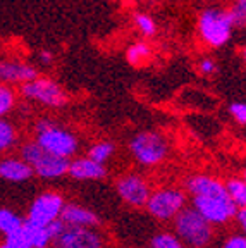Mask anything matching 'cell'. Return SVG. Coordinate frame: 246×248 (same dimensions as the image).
<instances>
[{"label": "cell", "mask_w": 246, "mask_h": 248, "mask_svg": "<svg viewBox=\"0 0 246 248\" xmlns=\"http://www.w3.org/2000/svg\"><path fill=\"white\" fill-rule=\"evenodd\" d=\"M189 205L215 228L231 224L238 212L222 179L208 172H191L183 181Z\"/></svg>", "instance_id": "cell-1"}, {"label": "cell", "mask_w": 246, "mask_h": 248, "mask_svg": "<svg viewBox=\"0 0 246 248\" xmlns=\"http://www.w3.org/2000/svg\"><path fill=\"white\" fill-rule=\"evenodd\" d=\"M33 140L46 152L69 160L76 157L81 148L79 136L73 129L65 128L57 119L46 116L38 117L33 123Z\"/></svg>", "instance_id": "cell-2"}, {"label": "cell", "mask_w": 246, "mask_h": 248, "mask_svg": "<svg viewBox=\"0 0 246 248\" xmlns=\"http://www.w3.org/2000/svg\"><path fill=\"white\" fill-rule=\"evenodd\" d=\"M234 30L229 9L224 5H207L196 16V36L210 50L224 48L231 42Z\"/></svg>", "instance_id": "cell-3"}, {"label": "cell", "mask_w": 246, "mask_h": 248, "mask_svg": "<svg viewBox=\"0 0 246 248\" xmlns=\"http://www.w3.org/2000/svg\"><path fill=\"white\" fill-rule=\"evenodd\" d=\"M127 152L133 162L141 169H155L169 159L170 141L157 129H139L131 135Z\"/></svg>", "instance_id": "cell-4"}, {"label": "cell", "mask_w": 246, "mask_h": 248, "mask_svg": "<svg viewBox=\"0 0 246 248\" xmlns=\"http://www.w3.org/2000/svg\"><path fill=\"white\" fill-rule=\"evenodd\" d=\"M172 232L186 248H208L215 240V226L198 214L191 205L184 207L174 217Z\"/></svg>", "instance_id": "cell-5"}, {"label": "cell", "mask_w": 246, "mask_h": 248, "mask_svg": "<svg viewBox=\"0 0 246 248\" xmlns=\"http://www.w3.org/2000/svg\"><path fill=\"white\" fill-rule=\"evenodd\" d=\"M19 155L30 164L35 178L42 181H57L67 176L69 159L59 157L42 148L35 140H28L19 145Z\"/></svg>", "instance_id": "cell-6"}, {"label": "cell", "mask_w": 246, "mask_h": 248, "mask_svg": "<svg viewBox=\"0 0 246 248\" xmlns=\"http://www.w3.org/2000/svg\"><path fill=\"white\" fill-rule=\"evenodd\" d=\"M188 205V193L183 186L164 185L152 190L150 197L146 200L145 210L155 221L162 222V224H170L174 217Z\"/></svg>", "instance_id": "cell-7"}, {"label": "cell", "mask_w": 246, "mask_h": 248, "mask_svg": "<svg viewBox=\"0 0 246 248\" xmlns=\"http://www.w3.org/2000/svg\"><path fill=\"white\" fill-rule=\"evenodd\" d=\"M19 97L26 104H35L45 108H62L69 104V93L50 76L38 74L31 81L19 86Z\"/></svg>", "instance_id": "cell-8"}, {"label": "cell", "mask_w": 246, "mask_h": 248, "mask_svg": "<svg viewBox=\"0 0 246 248\" xmlns=\"http://www.w3.org/2000/svg\"><path fill=\"white\" fill-rule=\"evenodd\" d=\"M114 190L121 202L131 209H145L154 186L141 170H124L114 179Z\"/></svg>", "instance_id": "cell-9"}, {"label": "cell", "mask_w": 246, "mask_h": 248, "mask_svg": "<svg viewBox=\"0 0 246 248\" xmlns=\"http://www.w3.org/2000/svg\"><path fill=\"white\" fill-rule=\"evenodd\" d=\"M65 198L57 190H45L36 195L31 200L30 207L26 210L24 221L35 226H48L52 222L61 219V214L64 210Z\"/></svg>", "instance_id": "cell-10"}, {"label": "cell", "mask_w": 246, "mask_h": 248, "mask_svg": "<svg viewBox=\"0 0 246 248\" xmlns=\"http://www.w3.org/2000/svg\"><path fill=\"white\" fill-rule=\"evenodd\" d=\"M52 248H107V238L100 228H71L64 226L52 241Z\"/></svg>", "instance_id": "cell-11"}, {"label": "cell", "mask_w": 246, "mask_h": 248, "mask_svg": "<svg viewBox=\"0 0 246 248\" xmlns=\"http://www.w3.org/2000/svg\"><path fill=\"white\" fill-rule=\"evenodd\" d=\"M108 174L107 166L92 160L86 155H76L69 160L67 178L77 183H95L104 181Z\"/></svg>", "instance_id": "cell-12"}, {"label": "cell", "mask_w": 246, "mask_h": 248, "mask_svg": "<svg viewBox=\"0 0 246 248\" xmlns=\"http://www.w3.org/2000/svg\"><path fill=\"white\" fill-rule=\"evenodd\" d=\"M38 74V67L30 64V62L14 61V59H2L0 61V83L2 85L19 88Z\"/></svg>", "instance_id": "cell-13"}, {"label": "cell", "mask_w": 246, "mask_h": 248, "mask_svg": "<svg viewBox=\"0 0 246 248\" xmlns=\"http://www.w3.org/2000/svg\"><path fill=\"white\" fill-rule=\"evenodd\" d=\"M33 178V169L19 154L0 155V181L9 185H24Z\"/></svg>", "instance_id": "cell-14"}, {"label": "cell", "mask_w": 246, "mask_h": 248, "mask_svg": "<svg viewBox=\"0 0 246 248\" xmlns=\"http://www.w3.org/2000/svg\"><path fill=\"white\" fill-rule=\"evenodd\" d=\"M61 221L64 222V226H71V228H100L102 226V217L95 210L77 202H65Z\"/></svg>", "instance_id": "cell-15"}, {"label": "cell", "mask_w": 246, "mask_h": 248, "mask_svg": "<svg viewBox=\"0 0 246 248\" xmlns=\"http://www.w3.org/2000/svg\"><path fill=\"white\" fill-rule=\"evenodd\" d=\"M152 57H154V48L148 40L141 38L138 42H133L126 48V61L133 67H143L152 61Z\"/></svg>", "instance_id": "cell-16"}, {"label": "cell", "mask_w": 246, "mask_h": 248, "mask_svg": "<svg viewBox=\"0 0 246 248\" xmlns=\"http://www.w3.org/2000/svg\"><path fill=\"white\" fill-rule=\"evenodd\" d=\"M117 154V143L112 140H96L86 148V157H90L92 160L98 164L107 166Z\"/></svg>", "instance_id": "cell-17"}, {"label": "cell", "mask_w": 246, "mask_h": 248, "mask_svg": "<svg viewBox=\"0 0 246 248\" xmlns=\"http://www.w3.org/2000/svg\"><path fill=\"white\" fill-rule=\"evenodd\" d=\"M19 129L9 117H0V155H5L19 145Z\"/></svg>", "instance_id": "cell-18"}, {"label": "cell", "mask_w": 246, "mask_h": 248, "mask_svg": "<svg viewBox=\"0 0 246 248\" xmlns=\"http://www.w3.org/2000/svg\"><path fill=\"white\" fill-rule=\"evenodd\" d=\"M23 232L31 248H52L54 238L46 226H35L24 221Z\"/></svg>", "instance_id": "cell-19"}, {"label": "cell", "mask_w": 246, "mask_h": 248, "mask_svg": "<svg viewBox=\"0 0 246 248\" xmlns=\"http://www.w3.org/2000/svg\"><path fill=\"white\" fill-rule=\"evenodd\" d=\"M24 226V217L9 207H0V236H9L21 231Z\"/></svg>", "instance_id": "cell-20"}, {"label": "cell", "mask_w": 246, "mask_h": 248, "mask_svg": "<svg viewBox=\"0 0 246 248\" xmlns=\"http://www.w3.org/2000/svg\"><path fill=\"white\" fill-rule=\"evenodd\" d=\"M133 26L135 30L141 35L143 40H152L154 36H157L158 33V24L155 21V17L148 12H135L133 14Z\"/></svg>", "instance_id": "cell-21"}, {"label": "cell", "mask_w": 246, "mask_h": 248, "mask_svg": "<svg viewBox=\"0 0 246 248\" xmlns=\"http://www.w3.org/2000/svg\"><path fill=\"white\" fill-rule=\"evenodd\" d=\"M226 190L229 193V198L232 200L238 209H245L246 207V183L241 178H229L224 181Z\"/></svg>", "instance_id": "cell-22"}, {"label": "cell", "mask_w": 246, "mask_h": 248, "mask_svg": "<svg viewBox=\"0 0 246 248\" xmlns=\"http://www.w3.org/2000/svg\"><path fill=\"white\" fill-rule=\"evenodd\" d=\"M17 100H19V93L15 92V88L0 83V117H7L11 112H14V108L17 107Z\"/></svg>", "instance_id": "cell-23"}, {"label": "cell", "mask_w": 246, "mask_h": 248, "mask_svg": "<svg viewBox=\"0 0 246 248\" xmlns=\"http://www.w3.org/2000/svg\"><path fill=\"white\" fill-rule=\"evenodd\" d=\"M150 248H186L181 240L172 232V229L155 232L150 238Z\"/></svg>", "instance_id": "cell-24"}, {"label": "cell", "mask_w": 246, "mask_h": 248, "mask_svg": "<svg viewBox=\"0 0 246 248\" xmlns=\"http://www.w3.org/2000/svg\"><path fill=\"white\" fill-rule=\"evenodd\" d=\"M229 9V14L232 17V23H234L236 30H241L245 28L246 23V0H231V4L227 5Z\"/></svg>", "instance_id": "cell-25"}, {"label": "cell", "mask_w": 246, "mask_h": 248, "mask_svg": "<svg viewBox=\"0 0 246 248\" xmlns=\"http://www.w3.org/2000/svg\"><path fill=\"white\" fill-rule=\"evenodd\" d=\"M196 73L203 78H214L219 73V64L212 55H203L196 61Z\"/></svg>", "instance_id": "cell-26"}, {"label": "cell", "mask_w": 246, "mask_h": 248, "mask_svg": "<svg viewBox=\"0 0 246 248\" xmlns=\"http://www.w3.org/2000/svg\"><path fill=\"white\" fill-rule=\"evenodd\" d=\"M0 248H31L30 243H28L26 236H24L23 229L14 234H9V236H4L2 241H0Z\"/></svg>", "instance_id": "cell-27"}, {"label": "cell", "mask_w": 246, "mask_h": 248, "mask_svg": "<svg viewBox=\"0 0 246 248\" xmlns=\"http://www.w3.org/2000/svg\"><path fill=\"white\" fill-rule=\"evenodd\" d=\"M231 119L239 126H246V102H232L227 107Z\"/></svg>", "instance_id": "cell-28"}, {"label": "cell", "mask_w": 246, "mask_h": 248, "mask_svg": "<svg viewBox=\"0 0 246 248\" xmlns=\"http://www.w3.org/2000/svg\"><path fill=\"white\" fill-rule=\"evenodd\" d=\"M220 248H246V236L241 232H234L224 240Z\"/></svg>", "instance_id": "cell-29"}, {"label": "cell", "mask_w": 246, "mask_h": 248, "mask_svg": "<svg viewBox=\"0 0 246 248\" xmlns=\"http://www.w3.org/2000/svg\"><path fill=\"white\" fill-rule=\"evenodd\" d=\"M232 222L238 226L239 232L246 236V207L245 209H238V212H236V216H234V221Z\"/></svg>", "instance_id": "cell-30"}, {"label": "cell", "mask_w": 246, "mask_h": 248, "mask_svg": "<svg viewBox=\"0 0 246 248\" xmlns=\"http://www.w3.org/2000/svg\"><path fill=\"white\" fill-rule=\"evenodd\" d=\"M38 62H40V66H43V67H48V66H52L54 64V61H55V55H54V52H50V50H40L38 52Z\"/></svg>", "instance_id": "cell-31"}, {"label": "cell", "mask_w": 246, "mask_h": 248, "mask_svg": "<svg viewBox=\"0 0 246 248\" xmlns=\"http://www.w3.org/2000/svg\"><path fill=\"white\" fill-rule=\"evenodd\" d=\"M239 55H241L243 62H245V66H246V45L241 46V52H239Z\"/></svg>", "instance_id": "cell-32"}, {"label": "cell", "mask_w": 246, "mask_h": 248, "mask_svg": "<svg viewBox=\"0 0 246 248\" xmlns=\"http://www.w3.org/2000/svg\"><path fill=\"white\" fill-rule=\"evenodd\" d=\"M239 178H241L243 181L246 183V167H245V169H243V172H241V176H239Z\"/></svg>", "instance_id": "cell-33"}, {"label": "cell", "mask_w": 246, "mask_h": 248, "mask_svg": "<svg viewBox=\"0 0 246 248\" xmlns=\"http://www.w3.org/2000/svg\"><path fill=\"white\" fill-rule=\"evenodd\" d=\"M243 30H246V23H245V28H243Z\"/></svg>", "instance_id": "cell-34"}]
</instances>
